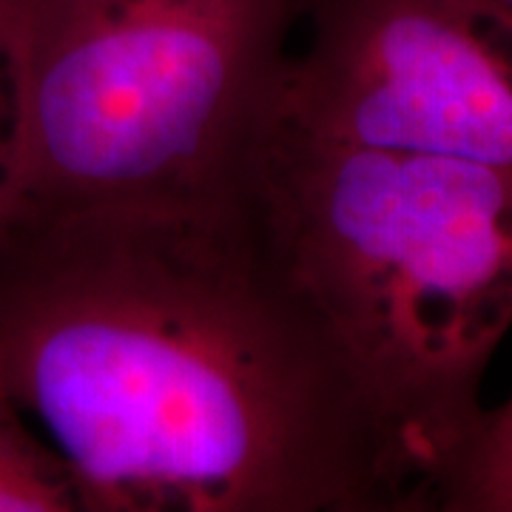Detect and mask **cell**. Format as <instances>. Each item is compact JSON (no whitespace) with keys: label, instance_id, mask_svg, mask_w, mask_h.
I'll use <instances>...</instances> for the list:
<instances>
[{"label":"cell","instance_id":"6da1fadb","mask_svg":"<svg viewBox=\"0 0 512 512\" xmlns=\"http://www.w3.org/2000/svg\"><path fill=\"white\" fill-rule=\"evenodd\" d=\"M0 379L80 512H424L245 180L3 217Z\"/></svg>","mask_w":512,"mask_h":512},{"label":"cell","instance_id":"7a4b0ae2","mask_svg":"<svg viewBox=\"0 0 512 512\" xmlns=\"http://www.w3.org/2000/svg\"><path fill=\"white\" fill-rule=\"evenodd\" d=\"M245 185L424 512L439 510L512 328V171L333 143L274 117Z\"/></svg>","mask_w":512,"mask_h":512},{"label":"cell","instance_id":"3957f363","mask_svg":"<svg viewBox=\"0 0 512 512\" xmlns=\"http://www.w3.org/2000/svg\"><path fill=\"white\" fill-rule=\"evenodd\" d=\"M311 0H18L0 220L245 180Z\"/></svg>","mask_w":512,"mask_h":512},{"label":"cell","instance_id":"277c9868","mask_svg":"<svg viewBox=\"0 0 512 512\" xmlns=\"http://www.w3.org/2000/svg\"><path fill=\"white\" fill-rule=\"evenodd\" d=\"M276 120L350 146L512 171V9L498 0H311Z\"/></svg>","mask_w":512,"mask_h":512},{"label":"cell","instance_id":"5b68a950","mask_svg":"<svg viewBox=\"0 0 512 512\" xmlns=\"http://www.w3.org/2000/svg\"><path fill=\"white\" fill-rule=\"evenodd\" d=\"M0 512H80L69 470L0 379Z\"/></svg>","mask_w":512,"mask_h":512},{"label":"cell","instance_id":"8992f818","mask_svg":"<svg viewBox=\"0 0 512 512\" xmlns=\"http://www.w3.org/2000/svg\"><path fill=\"white\" fill-rule=\"evenodd\" d=\"M439 512H512V396L484 410L441 493Z\"/></svg>","mask_w":512,"mask_h":512},{"label":"cell","instance_id":"52a82bcc","mask_svg":"<svg viewBox=\"0 0 512 512\" xmlns=\"http://www.w3.org/2000/svg\"><path fill=\"white\" fill-rule=\"evenodd\" d=\"M18 0H0V146H3V52H6V35L12 26Z\"/></svg>","mask_w":512,"mask_h":512},{"label":"cell","instance_id":"ba28073f","mask_svg":"<svg viewBox=\"0 0 512 512\" xmlns=\"http://www.w3.org/2000/svg\"><path fill=\"white\" fill-rule=\"evenodd\" d=\"M498 3H504L507 9H512V0H498Z\"/></svg>","mask_w":512,"mask_h":512}]
</instances>
